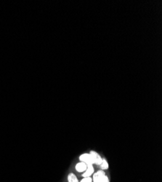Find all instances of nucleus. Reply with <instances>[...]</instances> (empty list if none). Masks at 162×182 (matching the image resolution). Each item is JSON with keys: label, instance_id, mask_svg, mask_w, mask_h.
Listing matches in <instances>:
<instances>
[{"label": "nucleus", "instance_id": "39448f33", "mask_svg": "<svg viewBox=\"0 0 162 182\" xmlns=\"http://www.w3.org/2000/svg\"><path fill=\"white\" fill-rule=\"evenodd\" d=\"M87 168V165L84 163V162H80L76 164V171H78V173H82V172H84L85 170H86Z\"/></svg>", "mask_w": 162, "mask_h": 182}, {"label": "nucleus", "instance_id": "f03ea898", "mask_svg": "<svg viewBox=\"0 0 162 182\" xmlns=\"http://www.w3.org/2000/svg\"><path fill=\"white\" fill-rule=\"evenodd\" d=\"M93 174H94L92 178L93 182H100V180L105 175V173L102 170H99L98 171Z\"/></svg>", "mask_w": 162, "mask_h": 182}, {"label": "nucleus", "instance_id": "20e7f679", "mask_svg": "<svg viewBox=\"0 0 162 182\" xmlns=\"http://www.w3.org/2000/svg\"><path fill=\"white\" fill-rule=\"evenodd\" d=\"M94 167H93L92 165H87V168L82 174V177L84 178H86V177H90L91 175L94 173Z\"/></svg>", "mask_w": 162, "mask_h": 182}, {"label": "nucleus", "instance_id": "0eeeda50", "mask_svg": "<svg viewBox=\"0 0 162 182\" xmlns=\"http://www.w3.org/2000/svg\"><path fill=\"white\" fill-rule=\"evenodd\" d=\"M68 182H79V181H78V178H76V175H75L74 174L72 173L68 174Z\"/></svg>", "mask_w": 162, "mask_h": 182}, {"label": "nucleus", "instance_id": "f257e3e1", "mask_svg": "<svg viewBox=\"0 0 162 182\" xmlns=\"http://www.w3.org/2000/svg\"><path fill=\"white\" fill-rule=\"evenodd\" d=\"M79 160L80 162H84L86 165H93L94 164V159L92 157L90 154H82L81 155L79 156Z\"/></svg>", "mask_w": 162, "mask_h": 182}, {"label": "nucleus", "instance_id": "1a4fd4ad", "mask_svg": "<svg viewBox=\"0 0 162 182\" xmlns=\"http://www.w3.org/2000/svg\"><path fill=\"white\" fill-rule=\"evenodd\" d=\"M100 182H110V181H109V178H108V177L106 175H105V176H104L103 178H102V179L100 180Z\"/></svg>", "mask_w": 162, "mask_h": 182}, {"label": "nucleus", "instance_id": "7ed1b4c3", "mask_svg": "<svg viewBox=\"0 0 162 182\" xmlns=\"http://www.w3.org/2000/svg\"><path fill=\"white\" fill-rule=\"evenodd\" d=\"M89 154L92 155L93 159H94V164H95V165H100L102 160V158L100 157V154L94 151H91L90 152H89Z\"/></svg>", "mask_w": 162, "mask_h": 182}, {"label": "nucleus", "instance_id": "6e6552de", "mask_svg": "<svg viewBox=\"0 0 162 182\" xmlns=\"http://www.w3.org/2000/svg\"><path fill=\"white\" fill-rule=\"evenodd\" d=\"M80 182H93L92 178L91 177H86V178H84Z\"/></svg>", "mask_w": 162, "mask_h": 182}, {"label": "nucleus", "instance_id": "423d86ee", "mask_svg": "<svg viewBox=\"0 0 162 182\" xmlns=\"http://www.w3.org/2000/svg\"><path fill=\"white\" fill-rule=\"evenodd\" d=\"M99 166H100V168L102 169V170H107V169L108 168V162H107V160L105 159V158H102V162H101V164Z\"/></svg>", "mask_w": 162, "mask_h": 182}]
</instances>
